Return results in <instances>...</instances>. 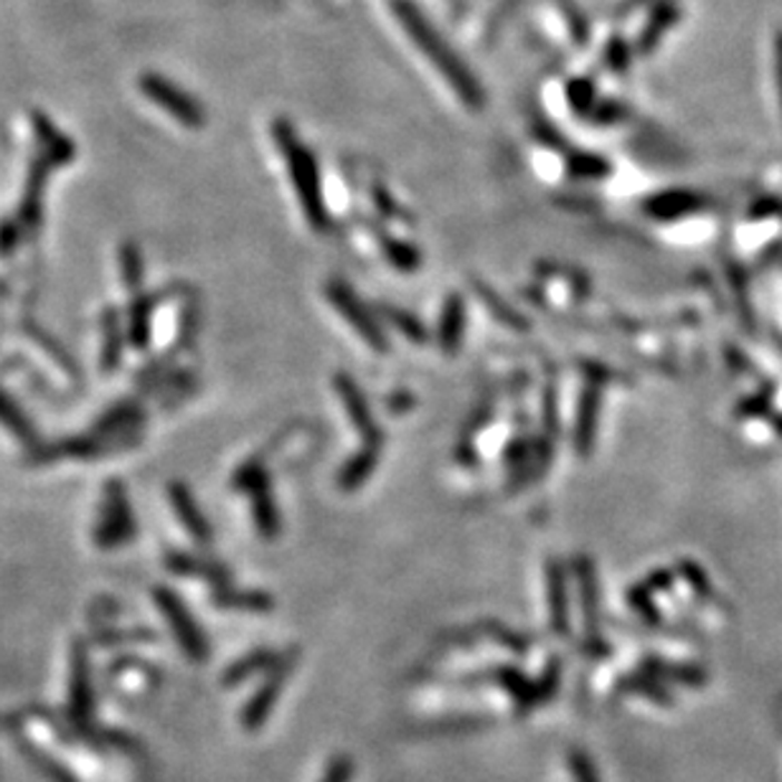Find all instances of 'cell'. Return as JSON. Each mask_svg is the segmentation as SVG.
<instances>
[{"label":"cell","instance_id":"cell-11","mask_svg":"<svg viewBox=\"0 0 782 782\" xmlns=\"http://www.w3.org/2000/svg\"><path fill=\"white\" fill-rule=\"evenodd\" d=\"M168 498L173 504V511H176L178 521L184 524V529L190 534V539L196 544H212V524L206 521V516L202 514V506L196 504L194 493H190L188 486L184 483H170Z\"/></svg>","mask_w":782,"mask_h":782},{"label":"cell","instance_id":"cell-14","mask_svg":"<svg viewBox=\"0 0 782 782\" xmlns=\"http://www.w3.org/2000/svg\"><path fill=\"white\" fill-rule=\"evenodd\" d=\"M379 458H381V442H363V448L343 462V468L339 472V486L343 490H356L359 486L366 483L371 472H374L379 466Z\"/></svg>","mask_w":782,"mask_h":782},{"label":"cell","instance_id":"cell-8","mask_svg":"<svg viewBox=\"0 0 782 782\" xmlns=\"http://www.w3.org/2000/svg\"><path fill=\"white\" fill-rule=\"evenodd\" d=\"M333 384H335V391H339V399L345 409V414H349L351 424L359 430L363 442H384L374 414H371L369 409L366 397H363V391L356 381L345 374H339L333 379Z\"/></svg>","mask_w":782,"mask_h":782},{"label":"cell","instance_id":"cell-30","mask_svg":"<svg viewBox=\"0 0 782 782\" xmlns=\"http://www.w3.org/2000/svg\"><path fill=\"white\" fill-rule=\"evenodd\" d=\"M480 297L486 300V305L490 307V313H496L498 315V321L506 323V325H514V329H526V321L521 315H516L511 307H508L501 297H498L496 293H490L488 287H480Z\"/></svg>","mask_w":782,"mask_h":782},{"label":"cell","instance_id":"cell-40","mask_svg":"<svg viewBox=\"0 0 782 782\" xmlns=\"http://www.w3.org/2000/svg\"><path fill=\"white\" fill-rule=\"evenodd\" d=\"M775 71H778V87H780V102H782V31L775 36Z\"/></svg>","mask_w":782,"mask_h":782},{"label":"cell","instance_id":"cell-28","mask_svg":"<svg viewBox=\"0 0 782 782\" xmlns=\"http://www.w3.org/2000/svg\"><path fill=\"white\" fill-rule=\"evenodd\" d=\"M120 275L127 287H138L143 280V254L135 242H125L120 247Z\"/></svg>","mask_w":782,"mask_h":782},{"label":"cell","instance_id":"cell-41","mask_svg":"<svg viewBox=\"0 0 782 782\" xmlns=\"http://www.w3.org/2000/svg\"><path fill=\"white\" fill-rule=\"evenodd\" d=\"M775 427H778V432L782 434V417H778V420H775Z\"/></svg>","mask_w":782,"mask_h":782},{"label":"cell","instance_id":"cell-17","mask_svg":"<svg viewBox=\"0 0 782 782\" xmlns=\"http://www.w3.org/2000/svg\"><path fill=\"white\" fill-rule=\"evenodd\" d=\"M617 691H620V694L643 696V698H648V702L658 704V706H673L671 691L663 686L656 676H651L648 671L631 673V676H625L620 684H617Z\"/></svg>","mask_w":782,"mask_h":782},{"label":"cell","instance_id":"cell-29","mask_svg":"<svg viewBox=\"0 0 782 782\" xmlns=\"http://www.w3.org/2000/svg\"><path fill=\"white\" fill-rule=\"evenodd\" d=\"M627 599H631V605L638 610L643 617H645V623H651V625H661V610H658V605H656V595L651 593L648 587H633L631 589V595H627Z\"/></svg>","mask_w":782,"mask_h":782},{"label":"cell","instance_id":"cell-25","mask_svg":"<svg viewBox=\"0 0 782 782\" xmlns=\"http://www.w3.org/2000/svg\"><path fill=\"white\" fill-rule=\"evenodd\" d=\"M381 311H384L387 321L394 325V329L402 333L404 339L414 341V343H422L427 339V331H424L420 317H414L412 313H407V311H402V307H394V305H384Z\"/></svg>","mask_w":782,"mask_h":782},{"label":"cell","instance_id":"cell-24","mask_svg":"<svg viewBox=\"0 0 782 782\" xmlns=\"http://www.w3.org/2000/svg\"><path fill=\"white\" fill-rule=\"evenodd\" d=\"M381 247H384V257L394 265L399 272H414L420 267V252H417L414 244L399 242V240H384L381 242Z\"/></svg>","mask_w":782,"mask_h":782},{"label":"cell","instance_id":"cell-21","mask_svg":"<svg viewBox=\"0 0 782 782\" xmlns=\"http://www.w3.org/2000/svg\"><path fill=\"white\" fill-rule=\"evenodd\" d=\"M153 97H156L160 105H166V110H170L173 117H178L180 123H186L190 127H198V125L204 123L202 110H198V105L190 97L180 95V92H173V89H168L166 85H160L158 89H153Z\"/></svg>","mask_w":782,"mask_h":782},{"label":"cell","instance_id":"cell-23","mask_svg":"<svg viewBox=\"0 0 782 782\" xmlns=\"http://www.w3.org/2000/svg\"><path fill=\"white\" fill-rule=\"evenodd\" d=\"M153 305H156V300H153V297H140V300H135V305H133V311H130L127 331H130L133 345H138V349H143V345L148 343V339H150Z\"/></svg>","mask_w":782,"mask_h":782},{"label":"cell","instance_id":"cell-26","mask_svg":"<svg viewBox=\"0 0 782 782\" xmlns=\"http://www.w3.org/2000/svg\"><path fill=\"white\" fill-rule=\"evenodd\" d=\"M0 424H6L8 430H11L13 438L18 440H31L33 438V427L31 422L26 420L21 414V409H18L11 399H8L3 391H0Z\"/></svg>","mask_w":782,"mask_h":782},{"label":"cell","instance_id":"cell-18","mask_svg":"<svg viewBox=\"0 0 782 782\" xmlns=\"http://www.w3.org/2000/svg\"><path fill=\"white\" fill-rule=\"evenodd\" d=\"M168 567L176 569L180 577L208 579V581H212V585H216V589L224 587L226 581H229V571H226L224 567H219V564L206 561V559H194V557H188V554H178V557H170Z\"/></svg>","mask_w":782,"mask_h":782},{"label":"cell","instance_id":"cell-36","mask_svg":"<svg viewBox=\"0 0 782 782\" xmlns=\"http://www.w3.org/2000/svg\"><path fill=\"white\" fill-rule=\"evenodd\" d=\"M772 404V389H762L757 391V394L750 397V399H744L742 407H740V417H757V414H765L768 409Z\"/></svg>","mask_w":782,"mask_h":782},{"label":"cell","instance_id":"cell-13","mask_svg":"<svg viewBox=\"0 0 782 782\" xmlns=\"http://www.w3.org/2000/svg\"><path fill=\"white\" fill-rule=\"evenodd\" d=\"M462 335H466V300H462L458 293L448 295L440 315V331H438V341L440 349L452 356V353H458Z\"/></svg>","mask_w":782,"mask_h":782},{"label":"cell","instance_id":"cell-16","mask_svg":"<svg viewBox=\"0 0 782 782\" xmlns=\"http://www.w3.org/2000/svg\"><path fill=\"white\" fill-rule=\"evenodd\" d=\"M252 498V511H254V526L257 531L265 536V539H275L280 534V514L275 506V498H272L270 483H262L247 493Z\"/></svg>","mask_w":782,"mask_h":782},{"label":"cell","instance_id":"cell-22","mask_svg":"<svg viewBox=\"0 0 782 782\" xmlns=\"http://www.w3.org/2000/svg\"><path fill=\"white\" fill-rule=\"evenodd\" d=\"M102 331H105V345H102V369L105 371H113L117 363H120V356H123V339H125V333L120 329V321H117V313L113 311H107L105 313V325H102Z\"/></svg>","mask_w":782,"mask_h":782},{"label":"cell","instance_id":"cell-12","mask_svg":"<svg viewBox=\"0 0 782 782\" xmlns=\"http://www.w3.org/2000/svg\"><path fill=\"white\" fill-rule=\"evenodd\" d=\"M547 605L551 631H557L561 638L569 633V603H567V575L561 564L549 561L547 567Z\"/></svg>","mask_w":782,"mask_h":782},{"label":"cell","instance_id":"cell-4","mask_svg":"<svg viewBox=\"0 0 782 782\" xmlns=\"http://www.w3.org/2000/svg\"><path fill=\"white\" fill-rule=\"evenodd\" d=\"M325 297L331 300L335 311H339L343 321L356 331V335L363 343L371 345L377 353H387L389 341L384 331H381V325L374 321V315H371L369 307L361 303V297L353 293L345 282L331 280L329 285H325Z\"/></svg>","mask_w":782,"mask_h":782},{"label":"cell","instance_id":"cell-6","mask_svg":"<svg viewBox=\"0 0 782 782\" xmlns=\"http://www.w3.org/2000/svg\"><path fill=\"white\" fill-rule=\"evenodd\" d=\"M156 603L160 607V613L166 615V620L170 623L173 633H176V641L180 643V648L186 651V656L190 661L202 663L208 658V643L204 638L202 627L196 625L194 617L186 610V605L180 603L176 593H170L166 587L156 589Z\"/></svg>","mask_w":782,"mask_h":782},{"label":"cell","instance_id":"cell-2","mask_svg":"<svg viewBox=\"0 0 782 782\" xmlns=\"http://www.w3.org/2000/svg\"><path fill=\"white\" fill-rule=\"evenodd\" d=\"M297 661H300V651L297 648L282 653V656L275 661V666L270 668L267 678L262 681V686L254 691V696L242 708V726H244V730L257 732L260 726L270 720L272 708L277 706L282 688H285L287 678L293 676Z\"/></svg>","mask_w":782,"mask_h":782},{"label":"cell","instance_id":"cell-9","mask_svg":"<svg viewBox=\"0 0 782 782\" xmlns=\"http://www.w3.org/2000/svg\"><path fill=\"white\" fill-rule=\"evenodd\" d=\"M599 407H603V384L597 381H589L581 391L579 404H577V420H575V432H571V442H575L577 452L581 458H587L593 452V444L597 440V422H599Z\"/></svg>","mask_w":782,"mask_h":782},{"label":"cell","instance_id":"cell-34","mask_svg":"<svg viewBox=\"0 0 782 782\" xmlns=\"http://www.w3.org/2000/svg\"><path fill=\"white\" fill-rule=\"evenodd\" d=\"M353 772H356V765H353V760L349 754H339L333 762H329V768H325L321 782H351Z\"/></svg>","mask_w":782,"mask_h":782},{"label":"cell","instance_id":"cell-35","mask_svg":"<svg viewBox=\"0 0 782 782\" xmlns=\"http://www.w3.org/2000/svg\"><path fill=\"white\" fill-rule=\"evenodd\" d=\"M571 173L581 178H599L607 173V163L597 156H575L571 158Z\"/></svg>","mask_w":782,"mask_h":782},{"label":"cell","instance_id":"cell-33","mask_svg":"<svg viewBox=\"0 0 782 782\" xmlns=\"http://www.w3.org/2000/svg\"><path fill=\"white\" fill-rule=\"evenodd\" d=\"M569 768H571V772H575L577 782H599L595 762L589 760L587 752L569 750Z\"/></svg>","mask_w":782,"mask_h":782},{"label":"cell","instance_id":"cell-39","mask_svg":"<svg viewBox=\"0 0 782 782\" xmlns=\"http://www.w3.org/2000/svg\"><path fill=\"white\" fill-rule=\"evenodd\" d=\"M780 212V204L778 202H762L752 208V219H762V216H770V214H778Z\"/></svg>","mask_w":782,"mask_h":782},{"label":"cell","instance_id":"cell-7","mask_svg":"<svg viewBox=\"0 0 782 782\" xmlns=\"http://www.w3.org/2000/svg\"><path fill=\"white\" fill-rule=\"evenodd\" d=\"M577 581L581 593V610H585V631H587V653L589 656H605L607 648L599 638V595H597V575L589 559H577Z\"/></svg>","mask_w":782,"mask_h":782},{"label":"cell","instance_id":"cell-20","mask_svg":"<svg viewBox=\"0 0 782 782\" xmlns=\"http://www.w3.org/2000/svg\"><path fill=\"white\" fill-rule=\"evenodd\" d=\"M280 656L275 651H267V648H262V651H254L250 653V656H244L234 663V666H229V671L224 673V686H240L247 681L250 676H254V673H260V671H270L272 666H275V661Z\"/></svg>","mask_w":782,"mask_h":782},{"label":"cell","instance_id":"cell-1","mask_svg":"<svg viewBox=\"0 0 782 782\" xmlns=\"http://www.w3.org/2000/svg\"><path fill=\"white\" fill-rule=\"evenodd\" d=\"M277 143L282 156L287 160L290 178H293L297 202L303 206L307 224L315 232H329V208L321 190V173H317L313 153L305 150V145L295 138V133L287 125H277Z\"/></svg>","mask_w":782,"mask_h":782},{"label":"cell","instance_id":"cell-38","mask_svg":"<svg viewBox=\"0 0 782 782\" xmlns=\"http://www.w3.org/2000/svg\"><path fill=\"white\" fill-rule=\"evenodd\" d=\"M18 242V229L13 226H8V229H0V254L11 252Z\"/></svg>","mask_w":782,"mask_h":782},{"label":"cell","instance_id":"cell-32","mask_svg":"<svg viewBox=\"0 0 782 782\" xmlns=\"http://www.w3.org/2000/svg\"><path fill=\"white\" fill-rule=\"evenodd\" d=\"M678 569H681V577H684V579L688 581V585L696 589V595H698V597H704V599L712 597V585H708V579H706V575H704V569L698 567V564H694V561H681V564H678Z\"/></svg>","mask_w":782,"mask_h":782},{"label":"cell","instance_id":"cell-27","mask_svg":"<svg viewBox=\"0 0 782 782\" xmlns=\"http://www.w3.org/2000/svg\"><path fill=\"white\" fill-rule=\"evenodd\" d=\"M483 726H490L488 716L466 714V716H452V720L424 724L422 732L424 734H458V732H470V730H483Z\"/></svg>","mask_w":782,"mask_h":782},{"label":"cell","instance_id":"cell-3","mask_svg":"<svg viewBox=\"0 0 782 782\" xmlns=\"http://www.w3.org/2000/svg\"><path fill=\"white\" fill-rule=\"evenodd\" d=\"M135 539V518L130 501H127L125 488L113 480L105 488L102 511H99V521L95 526V541L102 549H117L123 544H130Z\"/></svg>","mask_w":782,"mask_h":782},{"label":"cell","instance_id":"cell-37","mask_svg":"<svg viewBox=\"0 0 782 782\" xmlns=\"http://www.w3.org/2000/svg\"><path fill=\"white\" fill-rule=\"evenodd\" d=\"M671 585H673V575H668V571H658V575H653L648 579V585H645V587H648L651 593L656 595V593H661V589H668Z\"/></svg>","mask_w":782,"mask_h":782},{"label":"cell","instance_id":"cell-19","mask_svg":"<svg viewBox=\"0 0 782 782\" xmlns=\"http://www.w3.org/2000/svg\"><path fill=\"white\" fill-rule=\"evenodd\" d=\"M214 603L224 610H244V613H267L275 607L272 597L265 593H240V589L219 587L214 593Z\"/></svg>","mask_w":782,"mask_h":782},{"label":"cell","instance_id":"cell-5","mask_svg":"<svg viewBox=\"0 0 782 782\" xmlns=\"http://www.w3.org/2000/svg\"><path fill=\"white\" fill-rule=\"evenodd\" d=\"M399 13H402V21L404 26L409 29V33L414 36L417 41L422 43V49L430 53V57H434V61L440 63V69L444 71V77H448L454 89H458L460 97L466 99L468 105H480V92H478V87H476V81H470V77L466 75V71L458 69V63H454V59H450L448 53H444V49H440L442 43L438 41V36H434L430 29H427V23L420 18V13L414 11V8H399Z\"/></svg>","mask_w":782,"mask_h":782},{"label":"cell","instance_id":"cell-15","mask_svg":"<svg viewBox=\"0 0 782 782\" xmlns=\"http://www.w3.org/2000/svg\"><path fill=\"white\" fill-rule=\"evenodd\" d=\"M643 671H648L651 676H656L658 681H676L678 686H688V688H702L708 684V676L704 668L698 666H688V663H668L661 658H651L645 661Z\"/></svg>","mask_w":782,"mask_h":782},{"label":"cell","instance_id":"cell-10","mask_svg":"<svg viewBox=\"0 0 782 782\" xmlns=\"http://www.w3.org/2000/svg\"><path fill=\"white\" fill-rule=\"evenodd\" d=\"M706 206V198L694 194V190H663V194L651 196L648 202L643 204V212L651 216V219L658 222H676L684 219L688 214L702 212Z\"/></svg>","mask_w":782,"mask_h":782},{"label":"cell","instance_id":"cell-31","mask_svg":"<svg viewBox=\"0 0 782 782\" xmlns=\"http://www.w3.org/2000/svg\"><path fill=\"white\" fill-rule=\"evenodd\" d=\"M673 18H678V8H673V6L658 8L656 18H653V21H651V29L643 33V49H651L653 43L661 39V33L668 29V23L673 21Z\"/></svg>","mask_w":782,"mask_h":782}]
</instances>
